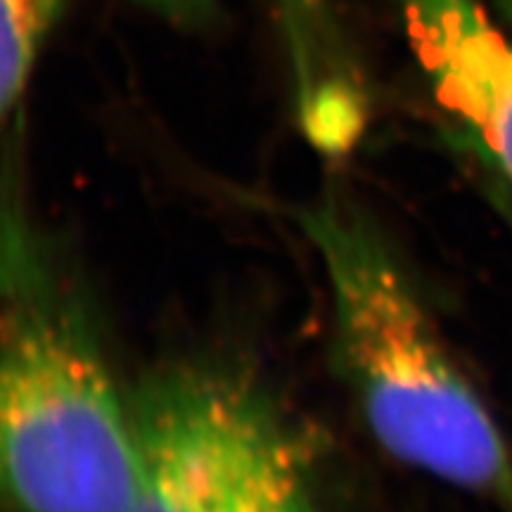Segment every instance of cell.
Masks as SVG:
<instances>
[{
	"label": "cell",
	"mask_w": 512,
	"mask_h": 512,
	"mask_svg": "<svg viewBox=\"0 0 512 512\" xmlns=\"http://www.w3.org/2000/svg\"><path fill=\"white\" fill-rule=\"evenodd\" d=\"M72 0H0V133Z\"/></svg>",
	"instance_id": "obj_5"
},
{
	"label": "cell",
	"mask_w": 512,
	"mask_h": 512,
	"mask_svg": "<svg viewBox=\"0 0 512 512\" xmlns=\"http://www.w3.org/2000/svg\"><path fill=\"white\" fill-rule=\"evenodd\" d=\"M501 207H503L505 211H508V216H510V223H512V200H508V202H503V204H501Z\"/></svg>",
	"instance_id": "obj_8"
},
{
	"label": "cell",
	"mask_w": 512,
	"mask_h": 512,
	"mask_svg": "<svg viewBox=\"0 0 512 512\" xmlns=\"http://www.w3.org/2000/svg\"><path fill=\"white\" fill-rule=\"evenodd\" d=\"M15 124L0 155V512H128L124 406L91 304L31 204Z\"/></svg>",
	"instance_id": "obj_1"
},
{
	"label": "cell",
	"mask_w": 512,
	"mask_h": 512,
	"mask_svg": "<svg viewBox=\"0 0 512 512\" xmlns=\"http://www.w3.org/2000/svg\"><path fill=\"white\" fill-rule=\"evenodd\" d=\"M432 93L512 185V38L479 0H396Z\"/></svg>",
	"instance_id": "obj_4"
},
{
	"label": "cell",
	"mask_w": 512,
	"mask_h": 512,
	"mask_svg": "<svg viewBox=\"0 0 512 512\" xmlns=\"http://www.w3.org/2000/svg\"><path fill=\"white\" fill-rule=\"evenodd\" d=\"M275 512H313L309 491H304V494L294 496L292 501H287V503L283 505V508H278Z\"/></svg>",
	"instance_id": "obj_7"
},
{
	"label": "cell",
	"mask_w": 512,
	"mask_h": 512,
	"mask_svg": "<svg viewBox=\"0 0 512 512\" xmlns=\"http://www.w3.org/2000/svg\"><path fill=\"white\" fill-rule=\"evenodd\" d=\"M171 27L183 31H207L219 22V0H131Z\"/></svg>",
	"instance_id": "obj_6"
},
{
	"label": "cell",
	"mask_w": 512,
	"mask_h": 512,
	"mask_svg": "<svg viewBox=\"0 0 512 512\" xmlns=\"http://www.w3.org/2000/svg\"><path fill=\"white\" fill-rule=\"evenodd\" d=\"M138 486L128 512H275L309 491L264 394L221 370L152 380L131 406Z\"/></svg>",
	"instance_id": "obj_3"
},
{
	"label": "cell",
	"mask_w": 512,
	"mask_h": 512,
	"mask_svg": "<svg viewBox=\"0 0 512 512\" xmlns=\"http://www.w3.org/2000/svg\"><path fill=\"white\" fill-rule=\"evenodd\" d=\"M328 273L335 351L373 437L401 463L512 512V456L380 233L344 200L302 214Z\"/></svg>",
	"instance_id": "obj_2"
}]
</instances>
